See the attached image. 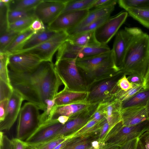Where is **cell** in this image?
I'll use <instances>...</instances> for the list:
<instances>
[{
    "label": "cell",
    "mask_w": 149,
    "mask_h": 149,
    "mask_svg": "<svg viewBox=\"0 0 149 149\" xmlns=\"http://www.w3.org/2000/svg\"><path fill=\"white\" fill-rule=\"evenodd\" d=\"M149 65V36L139 29L130 42L120 71L144 79Z\"/></svg>",
    "instance_id": "cell-1"
},
{
    "label": "cell",
    "mask_w": 149,
    "mask_h": 149,
    "mask_svg": "<svg viewBox=\"0 0 149 149\" xmlns=\"http://www.w3.org/2000/svg\"><path fill=\"white\" fill-rule=\"evenodd\" d=\"M76 60L61 59L56 61L54 67L65 87L68 90L88 91V84Z\"/></svg>",
    "instance_id": "cell-2"
},
{
    "label": "cell",
    "mask_w": 149,
    "mask_h": 149,
    "mask_svg": "<svg viewBox=\"0 0 149 149\" xmlns=\"http://www.w3.org/2000/svg\"><path fill=\"white\" fill-rule=\"evenodd\" d=\"M125 74L120 71L111 76L96 81L88 87L86 101L90 104L108 102L114 99L121 89L118 82Z\"/></svg>",
    "instance_id": "cell-3"
},
{
    "label": "cell",
    "mask_w": 149,
    "mask_h": 149,
    "mask_svg": "<svg viewBox=\"0 0 149 149\" xmlns=\"http://www.w3.org/2000/svg\"><path fill=\"white\" fill-rule=\"evenodd\" d=\"M38 91L43 110L47 107L46 102L54 99L59 87L63 85L52 62L45 61L38 79ZM65 86V85H64Z\"/></svg>",
    "instance_id": "cell-4"
},
{
    "label": "cell",
    "mask_w": 149,
    "mask_h": 149,
    "mask_svg": "<svg viewBox=\"0 0 149 149\" xmlns=\"http://www.w3.org/2000/svg\"><path fill=\"white\" fill-rule=\"evenodd\" d=\"M8 75L13 89L19 92L24 100L34 104L42 110L39 93L29 72H17L8 70Z\"/></svg>",
    "instance_id": "cell-5"
},
{
    "label": "cell",
    "mask_w": 149,
    "mask_h": 149,
    "mask_svg": "<svg viewBox=\"0 0 149 149\" xmlns=\"http://www.w3.org/2000/svg\"><path fill=\"white\" fill-rule=\"evenodd\" d=\"M149 131V119L133 126L124 125L121 121L111 130L103 141L107 143L120 146L126 143L139 138Z\"/></svg>",
    "instance_id": "cell-6"
},
{
    "label": "cell",
    "mask_w": 149,
    "mask_h": 149,
    "mask_svg": "<svg viewBox=\"0 0 149 149\" xmlns=\"http://www.w3.org/2000/svg\"><path fill=\"white\" fill-rule=\"evenodd\" d=\"M38 107L29 102L21 108L16 128V138L23 141L39 125L40 114Z\"/></svg>",
    "instance_id": "cell-7"
},
{
    "label": "cell",
    "mask_w": 149,
    "mask_h": 149,
    "mask_svg": "<svg viewBox=\"0 0 149 149\" xmlns=\"http://www.w3.org/2000/svg\"><path fill=\"white\" fill-rule=\"evenodd\" d=\"M69 37L65 31H60L55 36L42 44L32 48L18 52H23L31 55L42 61L52 62L54 54L61 45L68 39Z\"/></svg>",
    "instance_id": "cell-8"
},
{
    "label": "cell",
    "mask_w": 149,
    "mask_h": 149,
    "mask_svg": "<svg viewBox=\"0 0 149 149\" xmlns=\"http://www.w3.org/2000/svg\"><path fill=\"white\" fill-rule=\"evenodd\" d=\"M68 1L42 0L34 8V16L47 26L61 14Z\"/></svg>",
    "instance_id": "cell-9"
},
{
    "label": "cell",
    "mask_w": 149,
    "mask_h": 149,
    "mask_svg": "<svg viewBox=\"0 0 149 149\" xmlns=\"http://www.w3.org/2000/svg\"><path fill=\"white\" fill-rule=\"evenodd\" d=\"M139 29L136 27H125L124 29L118 31L116 34L111 50L115 65L119 71L120 70L130 42Z\"/></svg>",
    "instance_id": "cell-10"
},
{
    "label": "cell",
    "mask_w": 149,
    "mask_h": 149,
    "mask_svg": "<svg viewBox=\"0 0 149 149\" xmlns=\"http://www.w3.org/2000/svg\"><path fill=\"white\" fill-rule=\"evenodd\" d=\"M128 13L122 12L110 17L95 31L96 38L100 44L106 45L118 31L126 20Z\"/></svg>",
    "instance_id": "cell-11"
},
{
    "label": "cell",
    "mask_w": 149,
    "mask_h": 149,
    "mask_svg": "<svg viewBox=\"0 0 149 149\" xmlns=\"http://www.w3.org/2000/svg\"><path fill=\"white\" fill-rule=\"evenodd\" d=\"M64 125L57 119L40 125L24 141L30 145L35 146L51 140Z\"/></svg>",
    "instance_id": "cell-12"
},
{
    "label": "cell",
    "mask_w": 149,
    "mask_h": 149,
    "mask_svg": "<svg viewBox=\"0 0 149 149\" xmlns=\"http://www.w3.org/2000/svg\"><path fill=\"white\" fill-rule=\"evenodd\" d=\"M90 10L72 11L61 14L47 26L51 30L67 31L75 27L88 14Z\"/></svg>",
    "instance_id": "cell-13"
},
{
    "label": "cell",
    "mask_w": 149,
    "mask_h": 149,
    "mask_svg": "<svg viewBox=\"0 0 149 149\" xmlns=\"http://www.w3.org/2000/svg\"><path fill=\"white\" fill-rule=\"evenodd\" d=\"M42 61L29 54L20 52L13 53L9 56L8 69L15 72H29L36 68Z\"/></svg>",
    "instance_id": "cell-14"
},
{
    "label": "cell",
    "mask_w": 149,
    "mask_h": 149,
    "mask_svg": "<svg viewBox=\"0 0 149 149\" xmlns=\"http://www.w3.org/2000/svg\"><path fill=\"white\" fill-rule=\"evenodd\" d=\"M94 110V106L91 104L87 109L70 117L68 120L51 140L59 137L68 136L79 130L89 121Z\"/></svg>",
    "instance_id": "cell-15"
},
{
    "label": "cell",
    "mask_w": 149,
    "mask_h": 149,
    "mask_svg": "<svg viewBox=\"0 0 149 149\" xmlns=\"http://www.w3.org/2000/svg\"><path fill=\"white\" fill-rule=\"evenodd\" d=\"M24 100L22 95L13 89L8 99L4 119L0 122V131H8L11 129L19 115Z\"/></svg>",
    "instance_id": "cell-16"
},
{
    "label": "cell",
    "mask_w": 149,
    "mask_h": 149,
    "mask_svg": "<svg viewBox=\"0 0 149 149\" xmlns=\"http://www.w3.org/2000/svg\"><path fill=\"white\" fill-rule=\"evenodd\" d=\"M121 121L125 126L138 125L149 119L145 106L129 107L120 111Z\"/></svg>",
    "instance_id": "cell-17"
},
{
    "label": "cell",
    "mask_w": 149,
    "mask_h": 149,
    "mask_svg": "<svg viewBox=\"0 0 149 149\" xmlns=\"http://www.w3.org/2000/svg\"><path fill=\"white\" fill-rule=\"evenodd\" d=\"M112 57V52L111 50L109 52L97 56L77 59L76 63L83 73H86L97 69Z\"/></svg>",
    "instance_id": "cell-18"
},
{
    "label": "cell",
    "mask_w": 149,
    "mask_h": 149,
    "mask_svg": "<svg viewBox=\"0 0 149 149\" xmlns=\"http://www.w3.org/2000/svg\"><path fill=\"white\" fill-rule=\"evenodd\" d=\"M88 91H77L68 90L65 87L58 92L54 99L57 106L64 105L86 100Z\"/></svg>",
    "instance_id": "cell-19"
},
{
    "label": "cell",
    "mask_w": 149,
    "mask_h": 149,
    "mask_svg": "<svg viewBox=\"0 0 149 149\" xmlns=\"http://www.w3.org/2000/svg\"><path fill=\"white\" fill-rule=\"evenodd\" d=\"M86 100L65 105L56 106L51 120H56L60 116L70 117L87 109L91 105Z\"/></svg>",
    "instance_id": "cell-20"
},
{
    "label": "cell",
    "mask_w": 149,
    "mask_h": 149,
    "mask_svg": "<svg viewBox=\"0 0 149 149\" xmlns=\"http://www.w3.org/2000/svg\"><path fill=\"white\" fill-rule=\"evenodd\" d=\"M58 32L47 27L44 30L35 33L25 42L17 52L35 47L52 38Z\"/></svg>",
    "instance_id": "cell-21"
},
{
    "label": "cell",
    "mask_w": 149,
    "mask_h": 149,
    "mask_svg": "<svg viewBox=\"0 0 149 149\" xmlns=\"http://www.w3.org/2000/svg\"><path fill=\"white\" fill-rule=\"evenodd\" d=\"M82 47L75 45L68 40L65 41L57 50L56 60H77Z\"/></svg>",
    "instance_id": "cell-22"
},
{
    "label": "cell",
    "mask_w": 149,
    "mask_h": 149,
    "mask_svg": "<svg viewBox=\"0 0 149 149\" xmlns=\"http://www.w3.org/2000/svg\"><path fill=\"white\" fill-rule=\"evenodd\" d=\"M114 7L115 6H112L104 8H95L90 10L87 15L75 27L67 31L75 30L80 28L106 15L111 14Z\"/></svg>",
    "instance_id": "cell-23"
},
{
    "label": "cell",
    "mask_w": 149,
    "mask_h": 149,
    "mask_svg": "<svg viewBox=\"0 0 149 149\" xmlns=\"http://www.w3.org/2000/svg\"><path fill=\"white\" fill-rule=\"evenodd\" d=\"M67 40L75 45L82 47L100 44L96 38L95 31L83 33L69 36Z\"/></svg>",
    "instance_id": "cell-24"
},
{
    "label": "cell",
    "mask_w": 149,
    "mask_h": 149,
    "mask_svg": "<svg viewBox=\"0 0 149 149\" xmlns=\"http://www.w3.org/2000/svg\"><path fill=\"white\" fill-rule=\"evenodd\" d=\"M149 99V88L137 93L129 99L121 102V110L135 106H146Z\"/></svg>",
    "instance_id": "cell-25"
},
{
    "label": "cell",
    "mask_w": 149,
    "mask_h": 149,
    "mask_svg": "<svg viewBox=\"0 0 149 149\" xmlns=\"http://www.w3.org/2000/svg\"><path fill=\"white\" fill-rule=\"evenodd\" d=\"M102 120L98 121L93 119H90L82 128L68 136L70 138H88L91 135L95 133L100 132Z\"/></svg>",
    "instance_id": "cell-26"
},
{
    "label": "cell",
    "mask_w": 149,
    "mask_h": 149,
    "mask_svg": "<svg viewBox=\"0 0 149 149\" xmlns=\"http://www.w3.org/2000/svg\"><path fill=\"white\" fill-rule=\"evenodd\" d=\"M34 33V32L29 28L19 33L6 48L4 52L10 54L17 52L20 50L25 42Z\"/></svg>",
    "instance_id": "cell-27"
},
{
    "label": "cell",
    "mask_w": 149,
    "mask_h": 149,
    "mask_svg": "<svg viewBox=\"0 0 149 149\" xmlns=\"http://www.w3.org/2000/svg\"><path fill=\"white\" fill-rule=\"evenodd\" d=\"M110 49L107 45H100L82 47L78 59L88 58L109 52Z\"/></svg>",
    "instance_id": "cell-28"
},
{
    "label": "cell",
    "mask_w": 149,
    "mask_h": 149,
    "mask_svg": "<svg viewBox=\"0 0 149 149\" xmlns=\"http://www.w3.org/2000/svg\"><path fill=\"white\" fill-rule=\"evenodd\" d=\"M96 0H69L61 13L88 10L92 8Z\"/></svg>",
    "instance_id": "cell-29"
},
{
    "label": "cell",
    "mask_w": 149,
    "mask_h": 149,
    "mask_svg": "<svg viewBox=\"0 0 149 149\" xmlns=\"http://www.w3.org/2000/svg\"><path fill=\"white\" fill-rule=\"evenodd\" d=\"M92 142L88 138H69L60 149H94Z\"/></svg>",
    "instance_id": "cell-30"
},
{
    "label": "cell",
    "mask_w": 149,
    "mask_h": 149,
    "mask_svg": "<svg viewBox=\"0 0 149 149\" xmlns=\"http://www.w3.org/2000/svg\"><path fill=\"white\" fill-rule=\"evenodd\" d=\"M128 13L141 24L149 29V7L143 8H129Z\"/></svg>",
    "instance_id": "cell-31"
},
{
    "label": "cell",
    "mask_w": 149,
    "mask_h": 149,
    "mask_svg": "<svg viewBox=\"0 0 149 149\" xmlns=\"http://www.w3.org/2000/svg\"><path fill=\"white\" fill-rule=\"evenodd\" d=\"M42 0H11L9 10H28L34 9Z\"/></svg>",
    "instance_id": "cell-32"
},
{
    "label": "cell",
    "mask_w": 149,
    "mask_h": 149,
    "mask_svg": "<svg viewBox=\"0 0 149 149\" xmlns=\"http://www.w3.org/2000/svg\"><path fill=\"white\" fill-rule=\"evenodd\" d=\"M110 14L106 15L92 23L78 29L66 31L69 36L84 32L95 31L110 17Z\"/></svg>",
    "instance_id": "cell-33"
},
{
    "label": "cell",
    "mask_w": 149,
    "mask_h": 149,
    "mask_svg": "<svg viewBox=\"0 0 149 149\" xmlns=\"http://www.w3.org/2000/svg\"><path fill=\"white\" fill-rule=\"evenodd\" d=\"M9 4L0 0V35L9 31L8 18Z\"/></svg>",
    "instance_id": "cell-34"
},
{
    "label": "cell",
    "mask_w": 149,
    "mask_h": 149,
    "mask_svg": "<svg viewBox=\"0 0 149 149\" xmlns=\"http://www.w3.org/2000/svg\"><path fill=\"white\" fill-rule=\"evenodd\" d=\"M35 16L21 19L9 25V30L20 33L29 29L33 21Z\"/></svg>",
    "instance_id": "cell-35"
},
{
    "label": "cell",
    "mask_w": 149,
    "mask_h": 149,
    "mask_svg": "<svg viewBox=\"0 0 149 149\" xmlns=\"http://www.w3.org/2000/svg\"><path fill=\"white\" fill-rule=\"evenodd\" d=\"M10 54L6 52H0V79L11 86L8 68Z\"/></svg>",
    "instance_id": "cell-36"
},
{
    "label": "cell",
    "mask_w": 149,
    "mask_h": 149,
    "mask_svg": "<svg viewBox=\"0 0 149 149\" xmlns=\"http://www.w3.org/2000/svg\"><path fill=\"white\" fill-rule=\"evenodd\" d=\"M34 10H9L8 16L9 24L21 19L35 16Z\"/></svg>",
    "instance_id": "cell-37"
},
{
    "label": "cell",
    "mask_w": 149,
    "mask_h": 149,
    "mask_svg": "<svg viewBox=\"0 0 149 149\" xmlns=\"http://www.w3.org/2000/svg\"><path fill=\"white\" fill-rule=\"evenodd\" d=\"M119 6L126 10L129 8H143L149 7V0H119Z\"/></svg>",
    "instance_id": "cell-38"
},
{
    "label": "cell",
    "mask_w": 149,
    "mask_h": 149,
    "mask_svg": "<svg viewBox=\"0 0 149 149\" xmlns=\"http://www.w3.org/2000/svg\"><path fill=\"white\" fill-rule=\"evenodd\" d=\"M46 109L43 113L40 115L39 125L51 120L56 106L54 99L47 100L46 102Z\"/></svg>",
    "instance_id": "cell-39"
},
{
    "label": "cell",
    "mask_w": 149,
    "mask_h": 149,
    "mask_svg": "<svg viewBox=\"0 0 149 149\" xmlns=\"http://www.w3.org/2000/svg\"><path fill=\"white\" fill-rule=\"evenodd\" d=\"M144 89L143 86L135 85L133 88L126 91L120 89L115 95V97L121 102L129 99Z\"/></svg>",
    "instance_id": "cell-40"
},
{
    "label": "cell",
    "mask_w": 149,
    "mask_h": 149,
    "mask_svg": "<svg viewBox=\"0 0 149 149\" xmlns=\"http://www.w3.org/2000/svg\"><path fill=\"white\" fill-rule=\"evenodd\" d=\"M19 33L9 30L0 35V52H4L17 36Z\"/></svg>",
    "instance_id": "cell-41"
},
{
    "label": "cell",
    "mask_w": 149,
    "mask_h": 149,
    "mask_svg": "<svg viewBox=\"0 0 149 149\" xmlns=\"http://www.w3.org/2000/svg\"><path fill=\"white\" fill-rule=\"evenodd\" d=\"M68 138V136L59 137L45 143L33 146L36 149H54L60 144Z\"/></svg>",
    "instance_id": "cell-42"
},
{
    "label": "cell",
    "mask_w": 149,
    "mask_h": 149,
    "mask_svg": "<svg viewBox=\"0 0 149 149\" xmlns=\"http://www.w3.org/2000/svg\"><path fill=\"white\" fill-rule=\"evenodd\" d=\"M13 90L10 85L0 79V101L9 99Z\"/></svg>",
    "instance_id": "cell-43"
},
{
    "label": "cell",
    "mask_w": 149,
    "mask_h": 149,
    "mask_svg": "<svg viewBox=\"0 0 149 149\" xmlns=\"http://www.w3.org/2000/svg\"><path fill=\"white\" fill-rule=\"evenodd\" d=\"M118 84L120 88L125 91L133 88L136 85L130 82L125 74L119 79Z\"/></svg>",
    "instance_id": "cell-44"
},
{
    "label": "cell",
    "mask_w": 149,
    "mask_h": 149,
    "mask_svg": "<svg viewBox=\"0 0 149 149\" xmlns=\"http://www.w3.org/2000/svg\"><path fill=\"white\" fill-rule=\"evenodd\" d=\"M0 149H12L11 140L1 131L0 132Z\"/></svg>",
    "instance_id": "cell-45"
},
{
    "label": "cell",
    "mask_w": 149,
    "mask_h": 149,
    "mask_svg": "<svg viewBox=\"0 0 149 149\" xmlns=\"http://www.w3.org/2000/svg\"><path fill=\"white\" fill-rule=\"evenodd\" d=\"M118 1L117 0H96L93 4V8H96L115 6L117 3Z\"/></svg>",
    "instance_id": "cell-46"
},
{
    "label": "cell",
    "mask_w": 149,
    "mask_h": 149,
    "mask_svg": "<svg viewBox=\"0 0 149 149\" xmlns=\"http://www.w3.org/2000/svg\"><path fill=\"white\" fill-rule=\"evenodd\" d=\"M47 27V26L42 21L36 18L33 21L30 28L36 33L44 30Z\"/></svg>",
    "instance_id": "cell-47"
},
{
    "label": "cell",
    "mask_w": 149,
    "mask_h": 149,
    "mask_svg": "<svg viewBox=\"0 0 149 149\" xmlns=\"http://www.w3.org/2000/svg\"><path fill=\"white\" fill-rule=\"evenodd\" d=\"M11 140L12 149H25L27 144L25 141L16 138Z\"/></svg>",
    "instance_id": "cell-48"
},
{
    "label": "cell",
    "mask_w": 149,
    "mask_h": 149,
    "mask_svg": "<svg viewBox=\"0 0 149 149\" xmlns=\"http://www.w3.org/2000/svg\"><path fill=\"white\" fill-rule=\"evenodd\" d=\"M138 139L143 149H149V131L145 132Z\"/></svg>",
    "instance_id": "cell-49"
},
{
    "label": "cell",
    "mask_w": 149,
    "mask_h": 149,
    "mask_svg": "<svg viewBox=\"0 0 149 149\" xmlns=\"http://www.w3.org/2000/svg\"><path fill=\"white\" fill-rule=\"evenodd\" d=\"M127 78L130 82L135 85L143 86L144 79L140 76L136 75L131 74L129 75Z\"/></svg>",
    "instance_id": "cell-50"
},
{
    "label": "cell",
    "mask_w": 149,
    "mask_h": 149,
    "mask_svg": "<svg viewBox=\"0 0 149 149\" xmlns=\"http://www.w3.org/2000/svg\"><path fill=\"white\" fill-rule=\"evenodd\" d=\"M8 99L0 101V122L4 119Z\"/></svg>",
    "instance_id": "cell-51"
},
{
    "label": "cell",
    "mask_w": 149,
    "mask_h": 149,
    "mask_svg": "<svg viewBox=\"0 0 149 149\" xmlns=\"http://www.w3.org/2000/svg\"><path fill=\"white\" fill-rule=\"evenodd\" d=\"M138 138L135 139L120 146L118 149H135Z\"/></svg>",
    "instance_id": "cell-52"
},
{
    "label": "cell",
    "mask_w": 149,
    "mask_h": 149,
    "mask_svg": "<svg viewBox=\"0 0 149 149\" xmlns=\"http://www.w3.org/2000/svg\"><path fill=\"white\" fill-rule=\"evenodd\" d=\"M105 118V116L102 112L97 107L96 110L91 116L90 119L100 121Z\"/></svg>",
    "instance_id": "cell-53"
},
{
    "label": "cell",
    "mask_w": 149,
    "mask_h": 149,
    "mask_svg": "<svg viewBox=\"0 0 149 149\" xmlns=\"http://www.w3.org/2000/svg\"><path fill=\"white\" fill-rule=\"evenodd\" d=\"M119 146L105 143L104 144H101L99 147L96 149H118Z\"/></svg>",
    "instance_id": "cell-54"
},
{
    "label": "cell",
    "mask_w": 149,
    "mask_h": 149,
    "mask_svg": "<svg viewBox=\"0 0 149 149\" xmlns=\"http://www.w3.org/2000/svg\"><path fill=\"white\" fill-rule=\"evenodd\" d=\"M143 87L144 89L149 88V65L144 77Z\"/></svg>",
    "instance_id": "cell-55"
},
{
    "label": "cell",
    "mask_w": 149,
    "mask_h": 149,
    "mask_svg": "<svg viewBox=\"0 0 149 149\" xmlns=\"http://www.w3.org/2000/svg\"><path fill=\"white\" fill-rule=\"evenodd\" d=\"M69 117L66 116H59L57 120L61 123L64 125L69 120Z\"/></svg>",
    "instance_id": "cell-56"
},
{
    "label": "cell",
    "mask_w": 149,
    "mask_h": 149,
    "mask_svg": "<svg viewBox=\"0 0 149 149\" xmlns=\"http://www.w3.org/2000/svg\"><path fill=\"white\" fill-rule=\"evenodd\" d=\"M135 149H143L141 144L139 140V139Z\"/></svg>",
    "instance_id": "cell-57"
},
{
    "label": "cell",
    "mask_w": 149,
    "mask_h": 149,
    "mask_svg": "<svg viewBox=\"0 0 149 149\" xmlns=\"http://www.w3.org/2000/svg\"><path fill=\"white\" fill-rule=\"evenodd\" d=\"M148 118L149 119V99L146 106Z\"/></svg>",
    "instance_id": "cell-58"
},
{
    "label": "cell",
    "mask_w": 149,
    "mask_h": 149,
    "mask_svg": "<svg viewBox=\"0 0 149 149\" xmlns=\"http://www.w3.org/2000/svg\"><path fill=\"white\" fill-rule=\"evenodd\" d=\"M25 149H36L34 146L27 144Z\"/></svg>",
    "instance_id": "cell-59"
}]
</instances>
